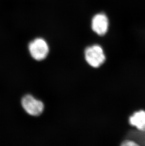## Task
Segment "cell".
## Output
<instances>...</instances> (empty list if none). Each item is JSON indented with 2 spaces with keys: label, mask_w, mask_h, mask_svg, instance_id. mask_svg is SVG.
I'll use <instances>...</instances> for the list:
<instances>
[{
  "label": "cell",
  "mask_w": 145,
  "mask_h": 146,
  "mask_svg": "<svg viewBox=\"0 0 145 146\" xmlns=\"http://www.w3.org/2000/svg\"><path fill=\"white\" fill-rule=\"evenodd\" d=\"M84 55L86 62L93 68L102 66L106 60L103 49L98 44H94L86 48Z\"/></svg>",
  "instance_id": "6da1fadb"
},
{
  "label": "cell",
  "mask_w": 145,
  "mask_h": 146,
  "mask_svg": "<svg viewBox=\"0 0 145 146\" xmlns=\"http://www.w3.org/2000/svg\"><path fill=\"white\" fill-rule=\"evenodd\" d=\"M28 50L31 56L36 61H42L46 58L49 52V47L44 39L37 38L31 42Z\"/></svg>",
  "instance_id": "7a4b0ae2"
},
{
  "label": "cell",
  "mask_w": 145,
  "mask_h": 146,
  "mask_svg": "<svg viewBox=\"0 0 145 146\" xmlns=\"http://www.w3.org/2000/svg\"><path fill=\"white\" fill-rule=\"evenodd\" d=\"M21 105L25 111L30 115H40L44 108L43 102L31 95H27L22 98Z\"/></svg>",
  "instance_id": "3957f363"
},
{
  "label": "cell",
  "mask_w": 145,
  "mask_h": 146,
  "mask_svg": "<svg viewBox=\"0 0 145 146\" xmlns=\"http://www.w3.org/2000/svg\"><path fill=\"white\" fill-rule=\"evenodd\" d=\"M108 25V18L104 13L97 14L92 20V29L100 36H103L106 34Z\"/></svg>",
  "instance_id": "277c9868"
},
{
  "label": "cell",
  "mask_w": 145,
  "mask_h": 146,
  "mask_svg": "<svg viewBox=\"0 0 145 146\" xmlns=\"http://www.w3.org/2000/svg\"><path fill=\"white\" fill-rule=\"evenodd\" d=\"M129 122L131 125L136 127L138 130H145V111H140L135 112L130 117Z\"/></svg>",
  "instance_id": "5b68a950"
},
{
  "label": "cell",
  "mask_w": 145,
  "mask_h": 146,
  "mask_svg": "<svg viewBox=\"0 0 145 146\" xmlns=\"http://www.w3.org/2000/svg\"><path fill=\"white\" fill-rule=\"evenodd\" d=\"M123 146H137L138 145L136 143L133 141H130V140H127L123 142L122 144Z\"/></svg>",
  "instance_id": "8992f818"
}]
</instances>
